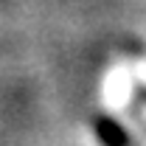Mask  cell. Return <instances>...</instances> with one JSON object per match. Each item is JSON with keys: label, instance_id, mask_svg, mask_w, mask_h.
Listing matches in <instances>:
<instances>
[{"label": "cell", "instance_id": "6da1fadb", "mask_svg": "<svg viewBox=\"0 0 146 146\" xmlns=\"http://www.w3.org/2000/svg\"><path fill=\"white\" fill-rule=\"evenodd\" d=\"M101 138L112 146H121L127 138H124V132H118V127L112 124V121H101Z\"/></svg>", "mask_w": 146, "mask_h": 146}]
</instances>
